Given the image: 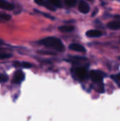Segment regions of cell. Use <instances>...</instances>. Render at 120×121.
<instances>
[{"instance_id": "cell-6", "label": "cell", "mask_w": 120, "mask_h": 121, "mask_svg": "<svg viewBox=\"0 0 120 121\" xmlns=\"http://www.w3.org/2000/svg\"><path fill=\"white\" fill-rule=\"evenodd\" d=\"M79 10L82 13H88L90 11V6L85 1H81L79 5Z\"/></svg>"}, {"instance_id": "cell-12", "label": "cell", "mask_w": 120, "mask_h": 121, "mask_svg": "<svg viewBox=\"0 0 120 121\" xmlns=\"http://www.w3.org/2000/svg\"><path fill=\"white\" fill-rule=\"evenodd\" d=\"M51 4H52L54 6L57 8H61L62 6V0H47Z\"/></svg>"}, {"instance_id": "cell-11", "label": "cell", "mask_w": 120, "mask_h": 121, "mask_svg": "<svg viewBox=\"0 0 120 121\" xmlns=\"http://www.w3.org/2000/svg\"><path fill=\"white\" fill-rule=\"evenodd\" d=\"M59 29L62 32L69 33V32L73 31L74 29V27L73 26H64L59 27Z\"/></svg>"}, {"instance_id": "cell-8", "label": "cell", "mask_w": 120, "mask_h": 121, "mask_svg": "<svg viewBox=\"0 0 120 121\" xmlns=\"http://www.w3.org/2000/svg\"><path fill=\"white\" fill-rule=\"evenodd\" d=\"M86 35L90 38H98L102 35V32L98 30H89L86 32Z\"/></svg>"}, {"instance_id": "cell-21", "label": "cell", "mask_w": 120, "mask_h": 121, "mask_svg": "<svg viewBox=\"0 0 120 121\" xmlns=\"http://www.w3.org/2000/svg\"><path fill=\"white\" fill-rule=\"evenodd\" d=\"M42 13L43 16H45L47 17V18H50V19H54V18L52 16H50V15L47 14V13Z\"/></svg>"}, {"instance_id": "cell-16", "label": "cell", "mask_w": 120, "mask_h": 121, "mask_svg": "<svg viewBox=\"0 0 120 121\" xmlns=\"http://www.w3.org/2000/svg\"><path fill=\"white\" fill-rule=\"evenodd\" d=\"M12 55L11 54H8V53H1L0 54V59H8L9 57H11Z\"/></svg>"}, {"instance_id": "cell-10", "label": "cell", "mask_w": 120, "mask_h": 121, "mask_svg": "<svg viewBox=\"0 0 120 121\" xmlns=\"http://www.w3.org/2000/svg\"><path fill=\"white\" fill-rule=\"evenodd\" d=\"M108 27L111 30L120 29V21H114L108 23Z\"/></svg>"}, {"instance_id": "cell-20", "label": "cell", "mask_w": 120, "mask_h": 121, "mask_svg": "<svg viewBox=\"0 0 120 121\" xmlns=\"http://www.w3.org/2000/svg\"><path fill=\"white\" fill-rule=\"evenodd\" d=\"M71 58H73L74 60H86V58L85 57H77V56H71Z\"/></svg>"}, {"instance_id": "cell-15", "label": "cell", "mask_w": 120, "mask_h": 121, "mask_svg": "<svg viewBox=\"0 0 120 121\" xmlns=\"http://www.w3.org/2000/svg\"><path fill=\"white\" fill-rule=\"evenodd\" d=\"M8 76L6 74H0V82L2 83V82H6L8 81Z\"/></svg>"}, {"instance_id": "cell-4", "label": "cell", "mask_w": 120, "mask_h": 121, "mask_svg": "<svg viewBox=\"0 0 120 121\" xmlns=\"http://www.w3.org/2000/svg\"><path fill=\"white\" fill-rule=\"evenodd\" d=\"M25 79V74L21 70H17L14 74L13 78L12 79V82L15 84H19Z\"/></svg>"}, {"instance_id": "cell-23", "label": "cell", "mask_w": 120, "mask_h": 121, "mask_svg": "<svg viewBox=\"0 0 120 121\" xmlns=\"http://www.w3.org/2000/svg\"><path fill=\"white\" fill-rule=\"evenodd\" d=\"M88 1H91V0H88Z\"/></svg>"}, {"instance_id": "cell-1", "label": "cell", "mask_w": 120, "mask_h": 121, "mask_svg": "<svg viewBox=\"0 0 120 121\" xmlns=\"http://www.w3.org/2000/svg\"><path fill=\"white\" fill-rule=\"evenodd\" d=\"M40 43L43 45L44 46L52 48L60 52L64 51V45H63L62 41L54 37H47L43 38L40 40Z\"/></svg>"}, {"instance_id": "cell-19", "label": "cell", "mask_w": 120, "mask_h": 121, "mask_svg": "<svg viewBox=\"0 0 120 121\" xmlns=\"http://www.w3.org/2000/svg\"><path fill=\"white\" fill-rule=\"evenodd\" d=\"M115 79V81L118 83V84L120 86V74H117L116 77H113Z\"/></svg>"}, {"instance_id": "cell-14", "label": "cell", "mask_w": 120, "mask_h": 121, "mask_svg": "<svg viewBox=\"0 0 120 121\" xmlns=\"http://www.w3.org/2000/svg\"><path fill=\"white\" fill-rule=\"evenodd\" d=\"M0 18L6 21H9L11 18V16L6 13H0Z\"/></svg>"}, {"instance_id": "cell-3", "label": "cell", "mask_w": 120, "mask_h": 121, "mask_svg": "<svg viewBox=\"0 0 120 121\" xmlns=\"http://www.w3.org/2000/svg\"><path fill=\"white\" fill-rule=\"evenodd\" d=\"M76 77L79 80H84L88 77V73L84 67H77L74 70Z\"/></svg>"}, {"instance_id": "cell-22", "label": "cell", "mask_w": 120, "mask_h": 121, "mask_svg": "<svg viewBox=\"0 0 120 121\" xmlns=\"http://www.w3.org/2000/svg\"><path fill=\"white\" fill-rule=\"evenodd\" d=\"M14 65H15V67H20L21 66V63L19 62L16 61V62H14Z\"/></svg>"}, {"instance_id": "cell-9", "label": "cell", "mask_w": 120, "mask_h": 121, "mask_svg": "<svg viewBox=\"0 0 120 121\" xmlns=\"http://www.w3.org/2000/svg\"><path fill=\"white\" fill-rule=\"evenodd\" d=\"M69 48L74 51H76V52H86V48L79 45V44H76V43H73V44H71L69 45Z\"/></svg>"}, {"instance_id": "cell-17", "label": "cell", "mask_w": 120, "mask_h": 121, "mask_svg": "<svg viewBox=\"0 0 120 121\" xmlns=\"http://www.w3.org/2000/svg\"><path fill=\"white\" fill-rule=\"evenodd\" d=\"M22 66L24 67V68H30L32 67L31 64L29 63V62H23L22 63Z\"/></svg>"}, {"instance_id": "cell-7", "label": "cell", "mask_w": 120, "mask_h": 121, "mask_svg": "<svg viewBox=\"0 0 120 121\" xmlns=\"http://www.w3.org/2000/svg\"><path fill=\"white\" fill-rule=\"evenodd\" d=\"M0 8L6 10H13L14 8V6L13 4L9 3L5 0H0Z\"/></svg>"}, {"instance_id": "cell-18", "label": "cell", "mask_w": 120, "mask_h": 121, "mask_svg": "<svg viewBox=\"0 0 120 121\" xmlns=\"http://www.w3.org/2000/svg\"><path fill=\"white\" fill-rule=\"evenodd\" d=\"M39 52H40L41 54H45V55H55L54 52H47V51H39Z\"/></svg>"}, {"instance_id": "cell-2", "label": "cell", "mask_w": 120, "mask_h": 121, "mask_svg": "<svg viewBox=\"0 0 120 121\" xmlns=\"http://www.w3.org/2000/svg\"><path fill=\"white\" fill-rule=\"evenodd\" d=\"M90 77L93 82L95 83H101L103 79V74L100 71L92 70L90 72Z\"/></svg>"}, {"instance_id": "cell-13", "label": "cell", "mask_w": 120, "mask_h": 121, "mask_svg": "<svg viewBox=\"0 0 120 121\" xmlns=\"http://www.w3.org/2000/svg\"><path fill=\"white\" fill-rule=\"evenodd\" d=\"M64 2L67 6L72 7V6H74L76 4L77 0H64Z\"/></svg>"}, {"instance_id": "cell-5", "label": "cell", "mask_w": 120, "mask_h": 121, "mask_svg": "<svg viewBox=\"0 0 120 121\" xmlns=\"http://www.w3.org/2000/svg\"><path fill=\"white\" fill-rule=\"evenodd\" d=\"M35 2L37 4H38V5H40V6L46 7L47 9H49L50 11H56V9L54 8V6L52 4H51L48 1H45V0H35Z\"/></svg>"}]
</instances>
